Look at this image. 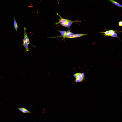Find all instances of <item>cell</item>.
<instances>
[{
    "label": "cell",
    "mask_w": 122,
    "mask_h": 122,
    "mask_svg": "<svg viewBox=\"0 0 122 122\" xmlns=\"http://www.w3.org/2000/svg\"><path fill=\"white\" fill-rule=\"evenodd\" d=\"M41 78L44 86L48 91L52 101V89L54 84V77L49 65L46 58L43 46H42Z\"/></svg>",
    "instance_id": "6da1fadb"
},
{
    "label": "cell",
    "mask_w": 122,
    "mask_h": 122,
    "mask_svg": "<svg viewBox=\"0 0 122 122\" xmlns=\"http://www.w3.org/2000/svg\"><path fill=\"white\" fill-rule=\"evenodd\" d=\"M72 108L71 116L70 117V122H79V120L77 112V107L75 101L73 99H72Z\"/></svg>",
    "instance_id": "3957f363"
},
{
    "label": "cell",
    "mask_w": 122,
    "mask_h": 122,
    "mask_svg": "<svg viewBox=\"0 0 122 122\" xmlns=\"http://www.w3.org/2000/svg\"><path fill=\"white\" fill-rule=\"evenodd\" d=\"M71 87L72 91V98L74 99L76 102L79 122H88L87 117L82 107V99L79 97L77 95V92L79 86L76 81H74L72 82Z\"/></svg>",
    "instance_id": "7a4b0ae2"
}]
</instances>
